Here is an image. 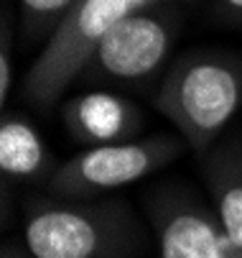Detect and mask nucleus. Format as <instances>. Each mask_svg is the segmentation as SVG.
Here are the masks:
<instances>
[{
  "mask_svg": "<svg viewBox=\"0 0 242 258\" xmlns=\"http://www.w3.org/2000/svg\"><path fill=\"white\" fill-rule=\"evenodd\" d=\"M148 6L158 3L153 0H77V6L56 26L39 56L28 67L23 80L26 102L36 110L54 107L69 87L77 85L105 33L128 13Z\"/></svg>",
  "mask_w": 242,
  "mask_h": 258,
  "instance_id": "20e7f679",
  "label": "nucleus"
},
{
  "mask_svg": "<svg viewBox=\"0 0 242 258\" xmlns=\"http://www.w3.org/2000/svg\"><path fill=\"white\" fill-rule=\"evenodd\" d=\"M13 28L8 23V16H3V28H0V102L3 110H8V97L13 92Z\"/></svg>",
  "mask_w": 242,
  "mask_h": 258,
  "instance_id": "9b49d317",
  "label": "nucleus"
},
{
  "mask_svg": "<svg viewBox=\"0 0 242 258\" xmlns=\"http://www.w3.org/2000/svg\"><path fill=\"white\" fill-rule=\"evenodd\" d=\"M199 156L212 207L242 253V138L214 143Z\"/></svg>",
  "mask_w": 242,
  "mask_h": 258,
  "instance_id": "6e6552de",
  "label": "nucleus"
},
{
  "mask_svg": "<svg viewBox=\"0 0 242 258\" xmlns=\"http://www.w3.org/2000/svg\"><path fill=\"white\" fill-rule=\"evenodd\" d=\"M61 120L69 138L89 146L120 143L146 136V110L117 90H87L61 105Z\"/></svg>",
  "mask_w": 242,
  "mask_h": 258,
  "instance_id": "0eeeda50",
  "label": "nucleus"
},
{
  "mask_svg": "<svg viewBox=\"0 0 242 258\" xmlns=\"http://www.w3.org/2000/svg\"><path fill=\"white\" fill-rule=\"evenodd\" d=\"M212 18L222 26L242 28V0H212Z\"/></svg>",
  "mask_w": 242,
  "mask_h": 258,
  "instance_id": "f8f14e48",
  "label": "nucleus"
},
{
  "mask_svg": "<svg viewBox=\"0 0 242 258\" xmlns=\"http://www.w3.org/2000/svg\"><path fill=\"white\" fill-rule=\"evenodd\" d=\"M23 240L33 258H135L146 248L133 207L110 197L28 200Z\"/></svg>",
  "mask_w": 242,
  "mask_h": 258,
  "instance_id": "f03ea898",
  "label": "nucleus"
},
{
  "mask_svg": "<svg viewBox=\"0 0 242 258\" xmlns=\"http://www.w3.org/2000/svg\"><path fill=\"white\" fill-rule=\"evenodd\" d=\"M181 31L184 13L176 3L133 11L105 33L77 82L87 90L148 85L166 72Z\"/></svg>",
  "mask_w": 242,
  "mask_h": 258,
  "instance_id": "7ed1b4c3",
  "label": "nucleus"
},
{
  "mask_svg": "<svg viewBox=\"0 0 242 258\" xmlns=\"http://www.w3.org/2000/svg\"><path fill=\"white\" fill-rule=\"evenodd\" d=\"M3 258H33V255H31L28 250L23 253V250H13V248H6V250H3Z\"/></svg>",
  "mask_w": 242,
  "mask_h": 258,
  "instance_id": "ddd939ff",
  "label": "nucleus"
},
{
  "mask_svg": "<svg viewBox=\"0 0 242 258\" xmlns=\"http://www.w3.org/2000/svg\"><path fill=\"white\" fill-rule=\"evenodd\" d=\"M77 0H18L21 28L28 44L44 41L56 31V26L69 16Z\"/></svg>",
  "mask_w": 242,
  "mask_h": 258,
  "instance_id": "9d476101",
  "label": "nucleus"
},
{
  "mask_svg": "<svg viewBox=\"0 0 242 258\" xmlns=\"http://www.w3.org/2000/svg\"><path fill=\"white\" fill-rule=\"evenodd\" d=\"M146 212L158 240V258H242L214 207L186 187L168 184L146 197Z\"/></svg>",
  "mask_w": 242,
  "mask_h": 258,
  "instance_id": "423d86ee",
  "label": "nucleus"
},
{
  "mask_svg": "<svg viewBox=\"0 0 242 258\" xmlns=\"http://www.w3.org/2000/svg\"><path fill=\"white\" fill-rule=\"evenodd\" d=\"M186 149L179 133H148L120 143L89 146L59 164L46 192L61 200H94L135 184L176 161Z\"/></svg>",
  "mask_w": 242,
  "mask_h": 258,
  "instance_id": "39448f33",
  "label": "nucleus"
},
{
  "mask_svg": "<svg viewBox=\"0 0 242 258\" xmlns=\"http://www.w3.org/2000/svg\"><path fill=\"white\" fill-rule=\"evenodd\" d=\"M0 169L8 181L44 184V187L59 169L39 128L23 115L8 113V110L0 123Z\"/></svg>",
  "mask_w": 242,
  "mask_h": 258,
  "instance_id": "1a4fd4ad",
  "label": "nucleus"
},
{
  "mask_svg": "<svg viewBox=\"0 0 242 258\" xmlns=\"http://www.w3.org/2000/svg\"><path fill=\"white\" fill-rule=\"evenodd\" d=\"M153 3H176V6H191V3H196V0H153Z\"/></svg>",
  "mask_w": 242,
  "mask_h": 258,
  "instance_id": "4468645a",
  "label": "nucleus"
},
{
  "mask_svg": "<svg viewBox=\"0 0 242 258\" xmlns=\"http://www.w3.org/2000/svg\"><path fill=\"white\" fill-rule=\"evenodd\" d=\"M153 105L196 154L209 151L242 110V54L194 46L158 80Z\"/></svg>",
  "mask_w": 242,
  "mask_h": 258,
  "instance_id": "f257e3e1",
  "label": "nucleus"
}]
</instances>
